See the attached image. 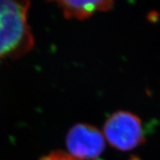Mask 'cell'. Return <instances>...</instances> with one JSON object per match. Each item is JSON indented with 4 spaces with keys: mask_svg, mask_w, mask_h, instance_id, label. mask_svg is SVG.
<instances>
[{
    "mask_svg": "<svg viewBox=\"0 0 160 160\" xmlns=\"http://www.w3.org/2000/svg\"><path fill=\"white\" fill-rule=\"evenodd\" d=\"M29 8L28 1L0 0V61L21 57L34 46Z\"/></svg>",
    "mask_w": 160,
    "mask_h": 160,
    "instance_id": "6da1fadb",
    "label": "cell"
},
{
    "mask_svg": "<svg viewBox=\"0 0 160 160\" xmlns=\"http://www.w3.org/2000/svg\"><path fill=\"white\" fill-rule=\"evenodd\" d=\"M104 133L108 142L122 151L131 150L145 141L141 121L128 111H118L105 122Z\"/></svg>",
    "mask_w": 160,
    "mask_h": 160,
    "instance_id": "7a4b0ae2",
    "label": "cell"
},
{
    "mask_svg": "<svg viewBox=\"0 0 160 160\" xmlns=\"http://www.w3.org/2000/svg\"><path fill=\"white\" fill-rule=\"evenodd\" d=\"M66 146L70 155L76 159H92L104 151L105 138L95 127L79 123L72 127L68 132Z\"/></svg>",
    "mask_w": 160,
    "mask_h": 160,
    "instance_id": "3957f363",
    "label": "cell"
},
{
    "mask_svg": "<svg viewBox=\"0 0 160 160\" xmlns=\"http://www.w3.org/2000/svg\"><path fill=\"white\" fill-rule=\"evenodd\" d=\"M57 2L62 9L65 18L77 20L87 19L96 12L110 10L114 4L112 1H58Z\"/></svg>",
    "mask_w": 160,
    "mask_h": 160,
    "instance_id": "277c9868",
    "label": "cell"
}]
</instances>
